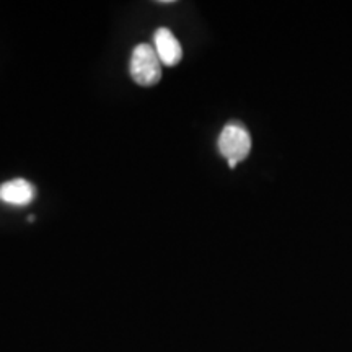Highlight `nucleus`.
I'll list each match as a JSON object with an SVG mask.
<instances>
[{
    "mask_svg": "<svg viewBox=\"0 0 352 352\" xmlns=\"http://www.w3.org/2000/svg\"><path fill=\"white\" fill-rule=\"evenodd\" d=\"M129 72L140 87H153L162 78V63L151 44H138L132 51Z\"/></svg>",
    "mask_w": 352,
    "mask_h": 352,
    "instance_id": "obj_1",
    "label": "nucleus"
},
{
    "mask_svg": "<svg viewBox=\"0 0 352 352\" xmlns=\"http://www.w3.org/2000/svg\"><path fill=\"white\" fill-rule=\"evenodd\" d=\"M252 151V138L250 132L240 124H227L220 132L219 152L226 157L230 168H235L236 164L245 160Z\"/></svg>",
    "mask_w": 352,
    "mask_h": 352,
    "instance_id": "obj_2",
    "label": "nucleus"
},
{
    "mask_svg": "<svg viewBox=\"0 0 352 352\" xmlns=\"http://www.w3.org/2000/svg\"><path fill=\"white\" fill-rule=\"evenodd\" d=\"M153 50H155L160 63L166 67H173L182 63V44L168 28H158L153 34Z\"/></svg>",
    "mask_w": 352,
    "mask_h": 352,
    "instance_id": "obj_3",
    "label": "nucleus"
},
{
    "mask_svg": "<svg viewBox=\"0 0 352 352\" xmlns=\"http://www.w3.org/2000/svg\"><path fill=\"white\" fill-rule=\"evenodd\" d=\"M36 197V188L23 178L0 184V201L8 206H28Z\"/></svg>",
    "mask_w": 352,
    "mask_h": 352,
    "instance_id": "obj_4",
    "label": "nucleus"
},
{
    "mask_svg": "<svg viewBox=\"0 0 352 352\" xmlns=\"http://www.w3.org/2000/svg\"><path fill=\"white\" fill-rule=\"evenodd\" d=\"M158 3H164V6H165V3H173V0H160Z\"/></svg>",
    "mask_w": 352,
    "mask_h": 352,
    "instance_id": "obj_5",
    "label": "nucleus"
}]
</instances>
